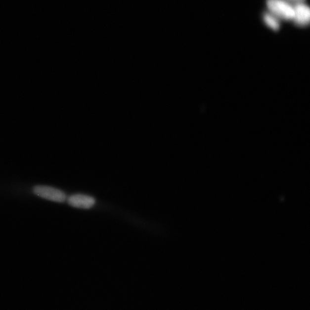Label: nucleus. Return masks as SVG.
<instances>
[{"instance_id": "7ed1b4c3", "label": "nucleus", "mask_w": 310, "mask_h": 310, "mask_svg": "<svg viewBox=\"0 0 310 310\" xmlns=\"http://www.w3.org/2000/svg\"><path fill=\"white\" fill-rule=\"evenodd\" d=\"M294 17L293 20L296 24L300 27H306L310 23V10L309 7L304 2L293 5Z\"/></svg>"}, {"instance_id": "39448f33", "label": "nucleus", "mask_w": 310, "mask_h": 310, "mask_svg": "<svg viewBox=\"0 0 310 310\" xmlns=\"http://www.w3.org/2000/svg\"><path fill=\"white\" fill-rule=\"evenodd\" d=\"M265 23L272 30L277 31L280 28L279 20L269 12L266 13L264 15Z\"/></svg>"}, {"instance_id": "423d86ee", "label": "nucleus", "mask_w": 310, "mask_h": 310, "mask_svg": "<svg viewBox=\"0 0 310 310\" xmlns=\"http://www.w3.org/2000/svg\"><path fill=\"white\" fill-rule=\"evenodd\" d=\"M286 1L293 6L297 3L304 2L305 0H286Z\"/></svg>"}, {"instance_id": "20e7f679", "label": "nucleus", "mask_w": 310, "mask_h": 310, "mask_svg": "<svg viewBox=\"0 0 310 310\" xmlns=\"http://www.w3.org/2000/svg\"><path fill=\"white\" fill-rule=\"evenodd\" d=\"M68 204L74 208L88 209L95 204V200L91 196L84 194H75L67 199Z\"/></svg>"}, {"instance_id": "f03ea898", "label": "nucleus", "mask_w": 310, "mask_h": 310, "mask_svg": "<svg viewBox=\"0 0 310 310\" xmlns=\"http://www.w3.org/2000/svg\"><path fill=\"white\" fill-rule=\"evenodd\" d=\"M34 194L42 198L56 202L62 203L66 201L65 192L57 188L45 186H37L33 189Z\"/></svg>"}, {"instance_id": "f257e3e1", "label": "nucleus", "mask_w": 310, "mask_h": 310, "mask_svg": "<svg viewBox=\"0 0 310 310\" xmlns=\"http://www.w3.org/2000/svg\"><path fill=\"white\" fill-rule=\"evenodd\" d=\"M266 5L269 9V12L278 19L293 20L294 7L286 0H267Z\"/></svg>"}]
</instances>
